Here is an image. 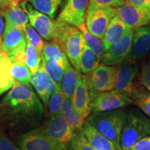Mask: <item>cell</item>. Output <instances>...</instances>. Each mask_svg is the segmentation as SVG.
Listing matches in <instances>:
<instances>
[{"label":"cell","instance_id":"obj_1","mask_svg":"<svg viewBox=\"0 0 150 150\" xmlns=\"http://www.w3.org/2000/svg\"><path fill=\"white\" fill-rule=\"evenodd\" d=\"M44 116V107L29 84L15 82L0 102V128L10 131L33 130Z\"/></svg>","mask_w":150,"mask_h":150},{"label":"cell","instance_id":"obj_2","mask_svg":"<svg viewBox=\"0 0 150 150\" xmlns=\"http://www.w3.org/2000/svg\"><path fill=\"white\" fill-rule=\"evenodd\" d=\"M127 112V110L123 108L111 111L93 112L87 117L86 121L109 139L117 150H122L120 146V138Z\"/></svg>","mask_w":150,"mask_h":150},{"label":"cell","instance_id":"obj_3","mask_svg":"<svg viewBox=\"0 0 150 150\" xmlns=\"http://www.w3.org/2000/svg\"><path fill=\"white\" fill-rule=\"evenodd\" d=\"M148 136H150V117L136 108L127 111L120 138L122 149L129 150L136 142Z\"/></svg>","mask_w":150,"mask_h":150},{"label":"cell","instance_id":"obj_4","mask_svg":"<svg viewBox=\"0 0 150 150\" xmlns=\"http://www.w3.org/2000/svg\"><path fill=\"white\" fill-rule=\"evenodd\" d=\"M56 42L65 52L73 67L80 72L81 58L86 43L85 38L80 29L72 26L61 25Z\"/></svg>","mask_w":150,"mask_h":150},{"label":"cell","instance_id":"obj_5","mask_svg":"<svg viewBox=\"0 0 150 150\" xmlns=\"http://www.w3.org/2000/svg\"><path fill=\"white\" fill-rule=\"evenodd\" d=\"M27 41L24 30L6 25L0 52L15 61L25 63Z\"/></svg>","mask_w":150,"mask_h":150},{"label":"cell","instance_id":"obj_6","mask_svg":"<svg viewBox=\"0 0 150 150\" xmlns=\"http://www.w3.org/2000/svg\"><path fill=\"white\" fill-rule=\"evenodd\" d=\"M20 4L22 8L27 13L30 24L41 37L47 40L56 42L61 25L49 16L33 9L29 3L22 1Z\"/></svg>","mask_w":150,"mask_h":150},{"label":"cell","instance_id":"obj_7","mask_svg":"<svg viewBox=\"0 0 150 150\" xmlns=\"http://www.w3.org/2000/svg\"><path fill=\"white\" fill-rule=\"evenodd\" d=\"M116 70L117 66H109L102 63L89 75H86L89 86L91 102L99 93L115 89Z\"/></svg>","mask_w":150,"mask_h":150},{"label":"cell","instance_id":"obj_8","mask_svg":"<svg viewBox=\"0 0 150 150\" xmlns=\"http://www.w3.org/2000/svg\"><path fill=\"white\" fill-rule=\"evenodd\" d=\"M139 75V65L137 63H122L117 65L116 70L115 89L122 93L132 99L142 88L136 79ZM141 86V85H140Z\"/></svg>","mask_w":150,"mask_h":150},{"label":"cell","instance_id":"obj_9","mask_svg":"<svg viewBox=\"0 0 150 150\" xmlns=\"http://www.w3.org/2000/svg\"><path fill=\"white\" fill-rule=\"evenodd\" d=\"M115 16V8L88 6L86 15V28L92 34L102 39L110 22Z\"/></svg>","mask_w":150,"mask_h":150},{"label":"cell","instance_id":"obj_10","mask_svg":"<svg viewBox=\"0 0 150 150\" xmlns=\"http://www.w3.org/2000/svg\"><path fill=\"white\" fill-rule=\"evenodd\" d=\"M36 129L53 141L65 145L70 142L74 135V131L71 129L61 112L52 115L45 123Z\"/></svg>","mask_w":150,"mask_h":150},{"label":"cell","instance_id":"obj_11","mask_svg":"<svg viewBox=\"0 0 150 150\" xmlns=\"http://www.w3.org/2000/svg\"><path fill=\"white\" fill-rule=\"evenodd\" d=\"M129 96L121 92L112 91L99 93L91 103V112L111 111L120 109L133 104Z\"/></svg>","mask_w":150,"mask_h":150},{"label":"cell","instance_id":"obj_12","mask_svg":"<svg viewBox=\"0 0 150 150\" xmlns=\"http://www.w3.org/2000/svg\"><path fill=\"white\" fill-rule=\"evenodd\" d=\"M18 143L21 150H66L67 148V145L53 141L36 129L20 135Z\"/></svg>","mask_w":150,"mask_h":150},{"label":"cell","instance_id":"obj_13","mask_svg":"<svg viewBox=\"0 0 150 150\" xmlns=\"http://www.w3.org/2000/svg\"><path fill=\"white\" fill-rule=\"evenodd\" d=\"M134 29H131L119 41L112 45L104 54L100 61L109 66H117L126 63L130 56Z\"/></svg>","mask_w":150,"mask_h":150},{"label":"cell","instance_id":"obj_14","mask_svg":"<svg viewBox=\"0 0 150 150\" xmlns=\"http://www.w3.org/2000/svg\"><path fill=\"white\" fill-rule=\"evenodd\" d=\"M89 0H67L56 22L78 28L85 20Z\"/></svg>","mask_w":150,"mask_h":150},{"label":"cell","instance_id":"obj_15","mask_svg":"<svg viewBox=\"0 0 150 150\" xmlns=\"http://www.w3.org/2000/svg\"><path fill=\"white\" fill-rule=\"evenodd\" d=\"M150 50V25L134 29L130 56L127 62L137 63L144 59Z\"/></svg>","mask_w":150,"mask_h":150},{"label":"cell","instance_id":"obj_16","mask_svg":"<svg viewBox=\"0 0 150 150\" xmlns=\"http://www.w3.org/2000/svg\"><path fill=\"white\" fill-rule=\"evenodd\" d=\"M116 16L133 29L150 24V17L147 14L126 2L116 8Z\"/></svg>","mask_w":150,"mask_h":150},{"label":"cell","instance_id":"obj_17","mask_svg":"<svg viewBox=\"0 0 150 150\" xmlns=\"http://www.w3.org/2000/svg\"><path fill=\"white\" fill-rule=\"evenodd\" d=\"M31 83L43 102L47 104L57 85L49 76L42 62L37 72L31 75Z\"/></svg>","mask_w":150,"mask_h":150},{"label":"cell","instance_id":"obj_18","mask_svg":"<svg viewBox=\"0 0 150 150\" xmlns=\"http://www.w3.org/2000/svg\"><path fill=\"white\" fill-rule=\"evenodd\" d=\"M72 100L75 108L84 120L88 117L91 113V97L86 76L81 75L79 83L76 87Z\"/></svg>","mask_w":150,"mask_h":150},{"label":"cell","instance_id":"obj_19","mask_svg":"<svg viewBox=\"0 0 150 150\" xmlns=\"http://www.w3.org/2000/svg\"><path fill=\"white\" fill-rule=\"evenodd\" d=\"M131 29L119 17H114L108 24L102 38L106 52L112 45L120 40Z\"/></svg>","mask_w":150,"mask_h":150},{"label":"cell","instance_id":"obj_20","mask_svg":"<svg viewBox=\"0 0 150 150\" xmlns=\"http://www.w3.org/2000/svg\"><path fill=\"white\" fill-rule=\"evenodd\" d=\"M81 131L95 150H117L109 139L99 132L88 121L84 122Z\"/></svg>","mask_w":150,"mask_h":150},{"label":"cell","instance_id":"obj_21","mask_svg":"<svg viewBox=\"0 0 150 150\" xmlns=\"http://www.w3.org/2000/svg\"><path fill=\"white\" fill-rule=\"evenodd\" d=\"M1 13L5 18L6 25L24 30L29 24L27 13L19 5H10L1 11Z\"/></svg>","mask_w":150,"mask_h":150},{"label":"cell","instance_id":"obj_22","mask_svg":"<svg viewBox=\"0 0 150 150\" xmlns=\"http://www.w3.org/2000/svg\"><path fill=\"white\" fill-rule=\"evenodd\" d=\"M61 112L74 132L81 130L85 120L75 108L72 99L64 97Z\"/></svg>","mask_w":150,"mask_h":150},{"label":"cell","instance_id":"obj_23","mask_svg":"<svg viewBox=\"0 0 150 150\" xmlns=\"http://www.w3.org/2000/svg\"><path fill=\"white\" fill-rule=\"evenodd\" d=\"M81 75V74L71 65L65 70L60 85L64 97L72 99L74 92L79 83Z\"/></svg>","mask_w":150,"mask_h":150},{"label":"cell","instance_id":"obj_24","mask_svg":"<svg viewBox=\"0 0 150 150\" xmlns=\"http://www.w3.org/2000/svg\"><path fill=\"white\" fill-rule=\"evenodd\" d=\"M11 58L0 52V95L8 91L15 83L10 71Z\"/></svg>","mask_w":150,"mask_h":150},{"label":"cell","instance_id":"obj_25","mask_svg":"<svg viewBox=\"0 0 150 150\" xmlns=\"http://www.w3.org/2000/svg\"><path fill=\"white\" fill-rule=\"evenodd\" d=\"M42 57L57 61L58 63L64 65L65 67L70 65V61L63 49L57 42H53V41L44 43Z\"/></svg>","mask_w":150,"mask_h":150},{"label":"cell","instance_id":"obj_26","mask_svg":"<svg viewBox=\"0 0 150 150\" xmlns=\"http://www.w3.org/2000/svg\"><path fill=\"white\" fill-rule=\"evenodd\" d=\"M100 59L86 44L84 45L80 63V72L86 76L89 75L99 65Z\"/></svg>","mask_w":150,"mask_h":150},{"label":"cell","instance_id":"obj_27","mask_svg":"<svg viewBox=\"0 0 150 150\" xmlns=\"http://www.w3.org/2000/svg\"><path fill=\"white\" fill-rule=\"evenodd\" d=\"M10 58V71L15 81L22 84H29L32 74L26 63L16 61L12 57Z\"/></svg>","mask_w":150,"mask_h":150},{"label":"cell","instance_id":"obj_28","mask_svg":"<svg viewBox=\"0 0 150 150\" xmlns=\"http://www.w3.org/2000/svg\"><path fill=\"white\" fill-rule=\"evenodd\" d=\"M35 10L54 19L62 0H27Z\"/></svg>","mask_w":150,"mask_h":150},{"label":"cell","instance_id":"obj_29","mask_svg":"<svg viewBox=\"0 0 150 150\" xmlns=\"http://www.w3.org/2000/svg\"><path fill=\"white\" fill-rule=\"evenodd\" d=\"M42 63L49 76L53 79L56 85L60 86L65 71L68 67H65L57 61L45 59L43 57H42Z\"/></svg>","mask_w":150,"mask_h":150},{"label":"cell","instance_id":"obj_30","mask_svg":"<svg viewBox=\"0 0 150 150\" xmlns=\"http://www.w3.org/2000/svg\"><path fill=\"white\" fill-rule=\"evenodd\" d=\"M78 28L83 33L86 44L93 50L94 53L101 59L102 56L106 52L102 40H101V39L98 38L95 35L92 34L87 29L86 24L84 23H82Z\"/></svg>","mask_w":150,"mask_h":150},{"label":"cell","instance_id":"obj_31","mask_svg":"<svg viewBox=\"0 0 150 150\" xmlns=\"http://www.w3.org/2000/svg\"><path fill=\"white\" fill-rule=\"evenodd\" d=\"M41 62H42V55L35 50V48L31 43L27 41L25 63L31 70V74H34L37 72L41 64Z\"/></svg>","mask_w":150,"mask_h":150},{"label":"cell","instance_id":"obj_32","mask_svg":"<svg viewBox=\"0 0 150 150\" xmlns=\"http://www.w3.org/2000/svg\"><path fill=\"white\" fill-rule=\"evenodd\" d=\"M64 96L59 86H56L55 91L48 100V110L51 115L59 114L61 112Z\"/></svg>","mask_w":150,"mask_h":150},{"label":"cell","instance_id":"obj_33","mask_svg":"<svg viewBox=\"0 0 150 150\" xmlns=\"http://www.w3.org/2000/svg\"><path fill=\"white\" fill-rule=\"evenodd\" d=\"M24 32L25 34L26 40L31 43L35 48V50L42 55L45 42H43L41 35L35 31V29L30 23L27 24L24 30Z\"/></svg>","mask_w":150,"mask_h":150},{"label":"cell","instance_id":"obj_34","mask_svg":"<svg viewBox=\"0 0 150 150\" xmlns=\"http://www.w3.org/2000/svg\"><path fill=\"white\" fill-rule=\"evenodd\" d=\"M132 100L146 115L150 117V91L141 88Z\"/></svg>","mask_w":150,"mask_h":150},{"label":"cell","instance_id":"obj_35","mask_svg":"<svg viewBox=\"0 0 150 150\" xmlns=\"http://www.w3.org/2000/svg\"><path fill=\"white\" fill-rule=\"evenodd\" d=\"M70 145L72 150H95L81 130L74 132Z\"/></svg>","mask_w":150,"mask_h":150},{"label":"cell","instance_id":"obj_36","mask_svg":"<svg viewBox=\"0 0 150 150\" xmlns=\"http://www.w3.org/2000/svg\"><path fill=\"white\" fill-rule=\"evenodd\" d=\"M138 80L140 85L150 91V59L142 65Z\"/></svg>","mask_w":150,"mask_h":150},{"label":"cell","instance_id":"obj_37","mask_svg":"<svg viewBox=\"0 0 150 150\" xmlns=\"http://www.w3.org/2000/svg\"><path fill=\"white\" fill-rule=\"evenodd\" d=\"M125 3V0H89L88 6H109L116 8Z\"/></svg>","mask_w":150,"mask_h":150},{"label":"cell","instance_id":"obj_38","mask_svg":"<svg viewBox=\"0 0 150 150\" xmlns=\"http://www.w3.org/2000/svg\"><path fill=\"white\" fill-rule=\"evenodd\" d=\"M125 2L136 7L150 17V0H125Z\"/></svg>","mask_w":150,"mask_h":150},{"label":"cell","instance_id":"obj_39","mask_svg":"<svg viewBox=\"0 0 150 150\" xmlns=\"http://www.w3.org/2000/svg\"><path fill=\"white\" fill-rule=\"evenodd\" d=\"M0 150H21L0 131Z\"/></svg>","mask_w":150,"mask_h":150},{"label":"cell","instance_id":"obj_40","mask_svg":"<svg viewBox=\"0 0 150 150\" xmlns=\"http://www.w3.org/2000/svg\"><path fill=\"white\" fill-rule=\"evenodd\" d=\"M129 150H150V136L138 140Z\"/></svg>","mask_w":150,"mask_h":150},{"label":"cell","instance_id":"obj_41","mask_svg":"<svg viewBox=\"0 0 150 150\" xmlns=\"http://www.w3.org/2000/svg\"><path fill=\"white\" fill-rule=\"evenodd\" d=\"M4 22L3 16L0 12V47H1V41H2L4 31Z\"/></svg>","mask_w":150,"mask_h":150},{"label":"cell","instance_id":"obj_42","mask_svg":"<svg viewBox=\"0 0 150 150\" xmlns=\"http://www.w3.org/2000/svg\"><path fill=\"white\" fill-rule=\"evenodd\" d=\"M11 5L8 0H0V12L4 10L7 7Z\"/></svg>","mask_w":150,"mask_h":150},{"label":"cell","instance_id":"obj_43","mask_svg":"<svg viewBox=\"0 0 150 150\" xmlns=\"http://www.w3.org/2000/svg\"><path fill=\"white\" fill-rule=\"evenodd\" d=\"M8 1L10 2L11 5L17 6V5H19V4H20V1H21V0H8Z\"/></svg>","mask_w":150,"mask_h":150},{"label":"cell","instance_id":"obj_44","mask_svg":"<svg viewBox=\"0 0 150 150\" xmlns=\"http://www.w3.org/2000/svg\"><path fill=\"white\" fill-rule=\"evenodd\" d=\"M66 150H72V149H66Z\"/></svg>","mask_w":150,"mask_h":150},{"label":"cell","instance_id":"obj_45","mask_svg":"<svg viewBox=\"0 0 150 150\" xmlns=\"http://www.w3.org/2000/svg\"><path fill=\"white\" fill-rule=\"evenodd\" d=\"M0 48H1V47H0Z\"/></svg>","mask_w":150,"mask_h":150}]
</instances>
